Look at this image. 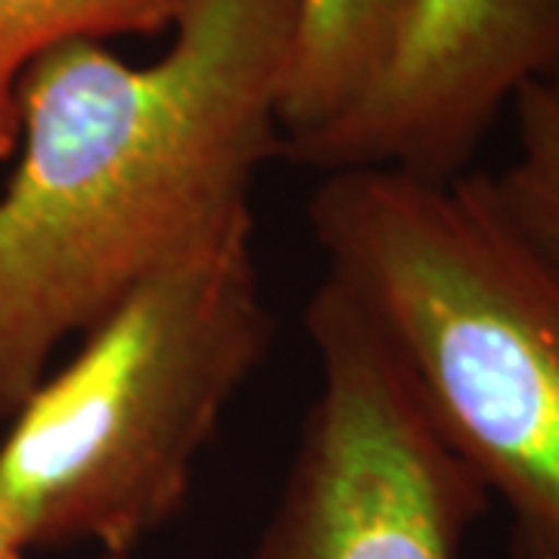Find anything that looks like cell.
<instances>
[{
  "label": "cell",
  "mask_w": 559,
  "mask_h": 559,
  "mask_svg": "<svg viewBox=\"0 0 559 559\" xmlns=\"http://www.w3.org/2000/svg\"><path fill=\"white\" fill-rule=\"evenodd\" d=\"M159 60L66 40L20 81L0 193V423L143 280L252 218L299 0H187Z\"/></svg>",
  "instance_id": "cell-1"
},
{
  "label": "cell",
  "mask_w": 559,
  "mask_h": 559,
  "mask_svg": "<svg viewBox=\"0 0 559 559\" xmlns=\"http://www.w3.org/2000/svg\"><path fill=\"white\" fill-rule=\"evenodd\" d=\"M414 0H299L283 150L342 119L389 66Z\"/></svg>",
  "instance_id": "cell-6"
},
{
  "label": "cell",
  "mask_w": 559,
  "mask_h": 559,
  "mask_svg": "<svg viewBox=\"0 0 559 559\" xmlns=\"http://www.w3.org/2000/svg\"><path fill=\"white\" fill-rule=\"evenodd\" d=\"M87 559H131V557H119V554H94V557Z\"/></svg>",
  "instance_id": "cell-10"
},
{
  "label": "cell",
  "mask_w": 559,
  "mask_h": 559,
  "mask_svg": "<svg viewBox=\"0 0 559 559\" xmlns=\"http://www.w3.org/2000/svg\"><path fill=\"white\" fill-rule=\"evenodd\" d=\"M516 156L491 175L500 209L559 277V84L532 81L513 97Z\"/></svg>",
  "instance_id": "cell-8"
},
{
  "label": "cell",
  "mask_w": 559,
  "mask_h": 559,
  "mask_svg": "<svg viewBox=\"0 0 559 559\" xmlns=\"http://www.w3.org/2000/svg\"><path fill=\"white\" fill-rule=\"evenodd\" d=\"M271 333L255 215L109 308L7 419L0 507L28 550L131 557L187 500Z\"/></svg>",
  "instance_id": "cell-3"
},
{
  "label": "cell",
  "mask_w": 559,
  "mask_h": 559,
  "mask_svg": "<svg viewBox=\"0 0 559 559\" xmlns=\"http://www.w3.org/2000/svg\"><path fill=\"white\" fill-rule=\"evenodd\" d=\"M187 0H0V162L20 138V81L66 40H106L171 28Z\"/></svg>",
  "instance_id": "cell-7"
},
{
  "label": "cell",
  "mask_w": 559,
  "mask_h": 559,
  "mask_svg": "<svg viewBox=\"0 0 559 559\" xmlns=\"http://www.w3.org/2000/svg\"><path fill=\"white\" fill-rule=\"evenodd\" d=\"M532 81L559 84V0H414L373 87L283 156L320 175L389 168L451 180Z\"/></svg>",
  "instance_id": "cell-5"
},
{
  "label": "cell",
  "mask_w": 559,
  "mask_h": 559,
  "mask_svg": "<svg viewBox=\"0 0 559 559\" xmlns=\"http://www.w3.org/2000/svg\"><path fill=\"white\" fill-rule=\"evenodd\" d=\"M308 221L323 280L507 503L516 557L559 559V277L500 209L491 175L330 171Z\"/></svg>",
  "instance_id": "cell-2"
},
{
  "label": "cell",
  "mask_w": 559,
  "mask_h": 559,
  "mask_svg": "<svg viewBox=\"0 0 559 559\" xmlns=\"http://www.w3.org/2000/svg\"><path fill=\"white\" fill-rule=\"evenodd\" d=\"M318 395L249 559H457L488 491L326 280L305 311Z\"/></svg>",
  "instance_id": "cell-4"
},
{
  "label": "cell",
  "mask_w": 559,
  "mask_h": 559,
  "mask_svg": "<svg viewBox=\"0 0 559 559\" xmlns=\"http://www.w3.org/2000/svg\"><path fill=\"white\" fill-rule=\"evenodd\" d=\"M32 554L22 538L20 525L10 520V513L0 507V559H25Z\"/></svg>",
  "instance_id": "cell-9"
}]
</instances>
